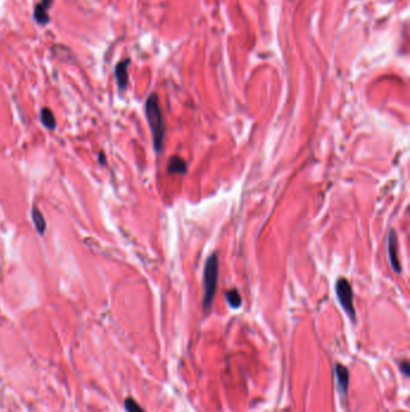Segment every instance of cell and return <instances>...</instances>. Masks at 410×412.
Returning a JSON list of instances; mask_svg holds the SVG:
<instances>
[{"instance_id":"cell-9","label":"cell","mask_w":410,"mask_h":412,"mask_svg":"<svg viewBox=\"0 0 410 412\" xmlns=\"http://www.w3.org/2000/svg\"><path fill=\"white\" fill-rule=\"evenodd\" d=\"M30 216H32L34 227H35L37 234L41 235V236L45 235L47 224H46V219H45V217H43L42 212L40 211V209L36 208V206H33L32 212H30Z\"/></svg>"},{"instance_id":"cell-12","label":"cell","mask_w":410,"mask_h":412,"mask_svg":"<svg viewBox=\"0 0 410 412\" xmlns=\"http://www.w3.org/2000/svg\"><path fill=\"white\" fill-rule=\"evenodd\" d=\"M124 404L128 412H146L143 408H142L134 399H131V398H128Z\"/></svg>"},{"instance_id":"cell-7","label":"cell","mask_w":410,"mask_h":412,"mask_svg":"<svg viewBox=\"0 0 410 412\" xmlns=\"http://www.w3.org/2000/svg\"><path fill=\"white\" fill-rule=\"evenodd\" d=\"M53 0H40L39 4L35 6L34 10V18L35 21L41 26H46L50 22V9L52 6Z\"/></svg>"},{"instance_id":"cell-1","label":"cell","mask_w":410,"mask_h":412,"mask_svg":"<svg viewBox=\"0 0 410 412\" xmlns=\"http://www.w3.org/2000/svg\"><path fill=\"white\" fill-rule=\"evenodd\" d=\"M144 113L147 117L149 128H151L152 139H153V147L157 153H160L164 147L165 140V121L162 116L159 97L157 93H152L147 98L144 105Z\"/></svg>"},{"instance_id":"cell-2","label":"cell","mask_w":410,"mask_h":412,"mask_svg":"<svg viewBox=\"0 0 410 412\" xmlns=\"http://www.w3.org/2000/svg\"><path fill=\"white\" fill-rule=\"evenodd\" d=\"M219 279V259L216 253L207 258L203 270V310L207 311L211 307L216 293Z\"/></svg>"},{"instance_id":"cell-6","label":"cell","mask_w":410,"mask_h":412,"mask_svg":"<svg viewBox=\"0 0 410 412\" xmlns=\"http://www.w3.org/2000/svg\"><path fill=\"white\" fill-rule=\"evenodd\" d=\"M130 64V59H124L119 62L114 67V76H116L117 81V86L118 89L120 92L127 89L128 82H129V76H128V66Z\"/></svg>"},{"instance_id":"cell-13","label":"cell","mask_w":410,"mask_h":412,"mask_svg":"<svg viewBox=\"0 0 410 412\" xmlns=\"http://www.w3.org/2000/svg\"><path fill=\"white\" fill-rule=\"evenodd\" d=\"M401 371L403 374H404V376H409V374H410V365H409V363H408V360H403V362H401Z\"/></svg>"},{"instance_id":"cell-8","label":"cell","mask_w":410,"mask_h":412,"mask_svg":"<svg viewBox=\"0 0 410 412\" xmlns=\"http://www.w3.org/2000/svg\"><path fill=\"white\" fill-rule=\"evenodd\" d=\"M188 171V165L186 162L182 159L181 157L174 156L170 158L167 164V173L171 175H185Z\"/></svg>"},{"instance_id":"cell-3","label":"cell","mask_w":410,"mask_h":412,"mask_svg":"<svg viewBox=\"0 0 410 412\" xmlns=\"http://www.w3.org/2000/svg\"><path fill=\"white\" fill-rule=\"evenodd\" d=\"M335 295H337L338 302L343 307L344 311L347 312V315L350 317L352 322H355L356 312H355L354 307V293H352V288L347 279H340L335 283Z\"/></svg>"},{"instance_id":"cell-10","label":"cell","mask_w":410,"mask_h":412,"mask_svg":"<svg viewBox=\"0 0 410 412\" xmlns=\"http://www.w3.org/2000/svg\"><path fill=\"white\" fill-rule=\"evenodd\" d=\"M40 122L47 130H54L57 128V121L53 111L50 107H42L40 110Z\"/></svg>"},{"instance_id":"cell-5","label":"cell","mask_w":410,"mask_h":412,"mask_svg":"<svg viewBox=\"0 0 410 412\" xmlns=\"http://www.w3.org/2000/svg\"><path fill=\"white\" fill-rule=\"evenodd\" d=\"M334 375H335V380H337V386H338V390H340L341 396L347 397L348 390H349V380H350L348 368L342 365V364H340V363L335 364Z\"/></svg>"},{"instance_id":"cell-14","label":"cell","mask_w":410,"mask_h":412,"mask_svg":"<svg viewBox=\"0 0 410 412\" xmlns=\"http://www.w3.org/2000/svg\"><path fill=\"white\" fill-rule=\"evenodd\" d=\"M98 162H99V164L103 165V167L106 164V157H105V153L103 151L99 152V158H98Z\"/></svg>"},{"instance_id":"cell-11","label":"cell","mask_w":410,"mask_h":412,"mask_svg":"<svg viewBox=\"0 0 410 412\" xmlns=\"http://www.w3.org/2000/svg\"><path fill=\"white\" fill-rule=\"evenodd\" d=\"M226 302H228L229 306L231 309H238L242 305V296H240L239 292L237 289H230L225 293Z\"/></svg>"},{"instance_id":"cell-4","label":"cell","mask_w":410,"mask_h":412,"mask_svg":"<svg viewBox=\"0 0 410 412\" xmlns=\"http://www.w3.org/2000/svg\"><path fill=\"white\" fill-rule=\"evenodd\" d=\"M398 241H397V235H396V232L394 229H391L389 233L388 236V253H389V258L390 263H391V266L394 268V270L397 273L402 272V266L401 263L398 261L397 257V251H398Z\"/></svg>"}]
</instances>
